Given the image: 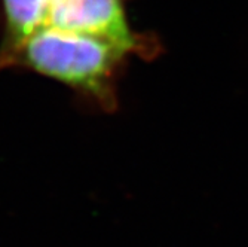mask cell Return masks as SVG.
I'll return each mask as SVG.
<instances>
[{"label": "cell", "instance_id": "1", "mask_svg": "<svg viewBox=\"0 0 248 247\" xmlns=\"http://www.w3.org/2000/svg\"><path fill=\"white\" fill-rule=\"evenodd\" d=\"M128 55L104 40L43 26L6 58L106 104Z\"/></svg>", "mask_w": 248, "mask_h": 247}, {"label": "cell", "instance_id": "2", "mask_svg": "<svg viewBox=\"0 0 248 247\" xmlns=\"http://www.w3.org/2000/svg\"><path fill=\"white\" fill-rule=\"evenodd\" d=\"M43 26L104 40L126 55L140 51L122 0H52Z\"/></svg>", "mask_w": 248, "mask_h": 247}, {"label": "cell", "instance_id": "3", "mask_svg": "<svg viewBox=\"0 0 248 247\" xmlns=\"http://www.w3.org/2000/svg\"><path fill=\"white\" fill-rule=\"evenodd\" d=\"M52 0H2L6 52L11 55L33 32L45 24Z\"/></svg>", "mask_w": 248, "mask_h": 247}]
</instances>
